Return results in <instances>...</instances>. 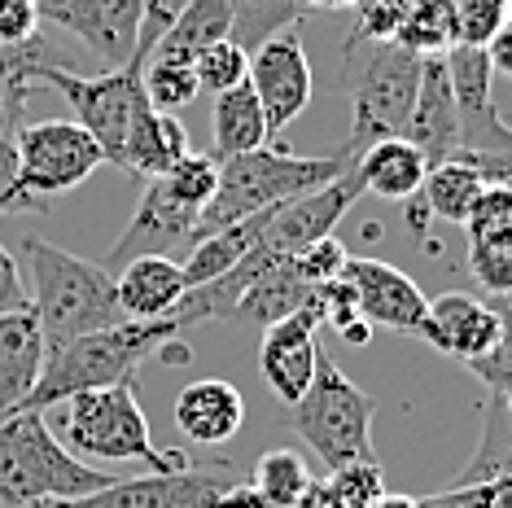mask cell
<instances>
[{
	"label": "cell",
	"mask_w": 512,
	"mask_h": 508,
	"mask_svg": "<svg viewBox=\"0 0 512 508\" xmlns=\"http://www.w3.org/2000/svg\"><path fill=\"white\" fill-rule=\"evenodd\" d=\"M482 189H486V180L473 163H464V158H442V163L425 171V184H421V193H416V202L425 206V215L434 219V224L464 228V219H469L473 202L482 198Z\"/></svg>",
	"instance_id": "cell-26"
},
{
	"label": "cell",
	"mask_w": 512,
	"mask_h": 508,
	"mask_svg": "<svg viewBox=\"0 0 512 508\" xmlns=\"http://www.w3.org/2000/svg\"><path fill=\"white\" fill-rule=\"evenodd\" d=\"M316 360H320V316L311 303L263 329L259 377L267 381V390H272L276 399L289 403V408L307 395L311 377H316Z\"/></svg>",
	"instance_id": "cell-17"
},
{
	"label": "cell",
	"mask_w": 512,
	"mask_h": 508,
	"mask_svg": "<svg viewBox=\"0 0 512 508\" xmlns=\"http://www.w3.org/2000/svg\"><path fill=\"white\" fill-rule=\"evenodd\" d=\"M469 272L486 294H512V241H477L469 246Z\"/></svg>",
	"instance_id": "cell-36"
},
{
	"label": "cell",
	"mask_w": 512,
	"mask_h": 508,
	"mask_svg": "<svg viewBox=\"0 0 512 508\" xmlns=\"http://www.w3.org/2000/svg\"><path fill=\"white\" fill-rule=\"evenodd\" d=\"M302 22L298 0H232V31L228 40H237L241 49H259L263 40L294 31Z\"/></svg>",
	"instance_id": "cell-31"
},
{
	"label": "cell",
	"mask_w": 512,
	"mask_h": 508,
	"mask_svg": "<svg viewBox=\"0 0 512 508\" xmlns=\"http://www.w3.org/2000/svg\"><path fill=\"white\" fill-rule=\"evenodd\" d=\"M421 66V53L394 40L342 44V79L351 92V136H346L342 154L359 158L372 141L403 136V123L416 106V88H421Z\"/></svg>",
	"instance_id": "cell-7"
},
{
	"label": "cell",
	"mask_w": 512,
	"mask_h": 508,
	"mask_svg": "<svg viewBox=\"0 0 512 508\" xmlns=\"http://www.w3.org/2000/svg\"><path fill=\"white\" fill-rule=\"evenodd\" d=\"M215 465L145 473V478H114L110 487L92 491L84 500H66L57 508H219V500L237 487V478Z\"/></svg>",
	"instance_id": "cell-13"
},
{
	"label": "cell",
	"mask_w": 512,
	"mask_h": 508,
	"mask_svg": "<svg viewBox=\"0 0 512 508\" xmlns=\"http://www.w3.org/2000/svg\"><path fill=\"white\" fill-rule=\"evenodd\" d=\"M508 18H512V0H508Z\"/></svg>",
	"instance_id": "cell-50"
},
{
	"label": "cell",
	"mask_w": 512,
	"mask_h": 508,
	"mask_svg": "<svg viewBox=\"0 0 512 508\" xmlns=\"http://www.w3.org/2000/svg\"><path fill=\"white\" fill-rule=\"evenodd\" d=\"M394 44L434 57L451 49V0H407Z\"/></svg>",
	"instance_id": "cell-32"
},
{
	"label": "cell",
	"mask_w": 512,
	"mask_h": 508,
	"mask_svg": "<svg viewBox=\"0 0 512 508\" xmlns=\"http://www.w3.org/2000/svg\"><path fill=\"white\" fill-rule=\"evenodd\" d=\"M442 495L460 508H512V473L482 478V482H456V487Z\"/></svg>",
	"instance_id": "cell-41"
},
{
	"label": "cell",
	"mask_w": 512,
	"mask_h": 508,
	"mask_svg": "<svg viewBox=\"0 0 512 508\" xmlns=\"http://www.w3.org/2000/svg\"><path fill=\"white\" fill-rule=\"evenodd\" d=\"M193 62H197V84H202V92H211V97L215 92H228V88L246 84V71H250V53L241 49L237 40L206 44Z\"/></svg>",
	"instance_id": "cell-34"
},
{
	"label": "cell",
	"mask_w": 512,
	"mask_h": 508,
	"mask_svg": "<svg viewBox=\"0 0 512 508\" xmlns=\"http://www.w3.org/2000/svg\"><path fill=\"white\" fill-rule=\"evenodd\" d=\"M486 62H491V75L512 79V18L495 31V40L486 44Z\"/></svg>",
	"instance_id": "cell-43"
},
{
	"label": "cell",
	"mask_w": 512,
	"mask_h": 508,
	"mask_svg": "<svg viewBox=\"0 0 512 508\" xmlns=\"http://www.w3.org/2000/svg\"><path fill=\"white\" fill-rule=\"evenodd\" d=\"M421 508H460V504H451L447 495H434V500H421Z\"/></svg>",
	"instance_id": "cell-48"
},
{
	"label": "cell",
	"mask_w": 512,
	"mask_h": 508,
	"mask_svg": "<svg viewBox=\"0 0 512 508\" xmlns=\"http://www.w3.org/2000/svg\"><path fill=\"white\" fill-rule=\"evenodd\" d=\"M36 84H18V79H0V110H22Z\"/></svg>",
	"instance_id": "cell-44"
},
{
	"label": "cell",
	"mask_w": 512,
	"mask_h": 508,
	"mask_svg": "<svg viewBox=\"0 0 512 508\" xmlns=\"http://www.w3.org/2000/svg\"><path fill=\"white\" fill-rule=\"evenodd\" d=\"M508 22V0H451V49H486Z\"/></svg>",
	"instance_id": "cell-33"
},
{
	"label": "cell",
	"mask_w": 512,
	"mask_h": 508,
	"mask_svg": "<svg viewBox=\"0 0 512 508\" xmlns=\"http://www.w3.org/2000/svg\"><path fill=\"white\" fill-rule=\"evenodd\" d=\"M189 149H193L189 132H184V123L176 119V114H162L154 106H145L141 114H136L127 141H123L119 167L136 171L141 180H154V176H167V171L176 167Z\"/></svg>",
	"instance_id": "cell-23"
},
{
	"label": "cell",
	"mask_w": 512,
	"mask_h": 508,
	"mask_svg": "<svg viewBox=\"0 0 512 508\" xmlns=\"http://www.w3.org/2000/svg\"><path fill=\"white\" fill-rule=\"evenodd\" d=\"M171 417H176L184 438H193L202 447H219L241 434V425H246V399H241V390L232 381L202 377L176 395Z\"/></svg>",
	"instance_id": "cell-20"
},
{
	"label": "cell",
	"mask_w": 512,
	"mask_h": 508,
	"mask_svg": "<svg viewBox=\"0 0 512 508\" xmlns=\"http://www.w3.org/2000/svg\"><path fill=\"white\" fill-rule=\"evenodd\" d=\"M372 412H377L372 395H364L337 368V360L320 351L316 377H311L307 395L294 403V430L329 473L377 460V452H372Z\"/></svg>",
	"instance_id": "cell-8"
},
{
	"label": "cell",
	"mask_w": 512,
	"mask_h": 508,
	"mask_svg": "<svg viewBox=\"0 0 512 508\" xmlns=\"http://www.w3.org/2000/svg\"><path fill=\"white\" fill-rule=\"evenodd\" d=\"M246 84L254 88V97L263 106L267 136L276 141L311 106V92H316V75H311V62H307L298 31H281V36L263 40L259 49H250Z\"/></svg>",
	"instance_id": "cell-14"
},
{
	"label": "cell",
	"mask_w": 512,
	"mask_h": 508,
	"mask_svg": "<svg viewBox=\"0 0 512 508\" xmlns=\"http://www.w3.org/2000/svg\"><path fill=\"white\" fill-rule=\"evenodd\" d=\"M368 508H421V500H412V495H377Z\"/></svg>",
	"instance_id": "cell-47"
},
{
	"label": "cell",
	"mask_w": 512,
	"mask_h": 508,
	"mask_svg": "<svg viewBox=\"0 0 512 508\" xmlns=\"http://www.w3.org/2000/svg\"><path fill=\"white\" fill-rule=\"evenodd\" d=\"M97 167H106V149L92 141L75 119L22 123L14 211H49V198L79 189Z\"/></svg>",
	"instance_id": "cell-9"
},
{
	"label": "cell",
	"mask_w": 512,
	"mask_h": 508,
	"mask_svg": "<svg viewBox=\"0 0 512 508\" xmlns=\"http://www.w3.org/2000/svg\"><path fill=\"white\" fill-rule=\"evenodd\" d=\"M40 22L75 36L106 71L136 62L145 0H36Z\"/></svg>",
	"instance_id": "cell-12"
},
{
	"label": "cell",
	"mask_w": 512,
	"mask_h": 508,
	"mask_svg": "<svg viewBox=\"0 0 512 508\" xmlns=\"http://www.w3.org/2000/svg\"><path fill=\"white\" fill-rule=\"evenodd\" d=\"M184 5H189V0H145L141 36H136V62H141V66H145V57L154 53V44L167 36L171 27H176V18L184 14Z\"/></svg>",
	"instance_id": "cell-40"
},
{
	"label": "cell",
	"mask_w": 512,
	"mask_h": 508,
	"mask_svg": "<svg viewBox=\"0 0 512 508\" xmlns=\"http://www.w3.org/2000/svg\"><path fill=\"white\" fill-rule=\"evenodd\" d=\"M464 233H469V246H477V241H512V189L486 184L469 219H464Z\"/></svg>",
	"instance_id": "cell-35"
},
{
	"label": "cell",
	"mask_w": 512,
	"mask_h": 508,
	"mask_svg": "<svg viewBox=\"0 0 512 508\" xmlns=\"http://www.w3.org/2000/svg\"><path fill=\"white\" fill-rule=\"evenodd\" d=\"M403 9H407V0H359L355 5V27H351V36L346 40H359V44L394 40L399 36Z\"/></svg>",
	"instance_id": "cell-38"
},
{
	"label": "cell",
	"mask_w": 512,
	"mask_h": 508,
	"mask_svg": "<svg viewBox=\"0 0 512 508\" xmlns=\"http://www.w3.org/2000/svg\"><path fill=\"white\" fill-rule=\"evenodd\" d=\"M62 443L79 460H106V465H149L154 473L189 469L193 460L171 447H158L149 434L145 408L136 399V381L101 390H79L62 408Z\"/></svg>",
	"instance_id": "cell-6"
},
{
	"label": "cell",
	"mask_w": 512,
	"mask_h": 508,
	"mask_svg": "<svg viewBox=\"0 0 512 508\" xmlns=\"http://www.w3.org/2000/svg\"><path fill=\"white\" fill-rule=\"evenodd\" d=\"M18 132H22V110H0V215H14Z\"/></svg>",
	"instance_id": "cell-39"
},
{
	"label": "cell",
	"mask_w": 512,
	"mask_h": 508,
	"mask_svg": "<svg viewBox=\"0 0 512 508\" xmlns=\"http://www.w3.org/2000/svg\"><path fill=\"white\" fill-rule=\"evenodd\" d=\"M355 171H359L364 193H372V198L407 202V198L421 193L429 163H425V154L412 141H403V136H386V141H372L364 154L355 158Z\"/></svg>",
	"instance_id": "cell-22"
},
{
	"label": "cell",
	"mask_w": 512,
	"mask_h": 508,
	"mask_svg": "<svg viewBox=\"0 0 512 508\" xmlns=\"http://www.w3.org/2000/svg\"><path fill=\"white\" fill-rule=\"evenodd\" d=\"M189 364L193 351L180 342V325L171 316L162 320H123V325L84 333V338L66 342L44 360V373L36 390L27 395L18 412H49L66 403L79 390H101L119 386V381H136V373L149 364Z\"/></svg>",
	"instance_id": "cell-1"
},
{
	"label": "cell",
	"mask_w": 512,
	"mask_h": 508,
	"mask_svg": "<svg viewBox=\"0 0 512 508\" xmlns=\"http://www.w3.org/2000/svg\"><path fill=\"white\" fill-rule=\"evenodd\" d=\"M508 316L512 311H499L473 294L451 290V294H438L425 303V320H421V333H416V338L429 342L442 355H451V360H460V364H477L504 342Z\"/></svg>",
	"instance_id": "cell-15"
},
{
	"label": "cell",
	"mask_w": 512,
	"mask_h": 508,
	"mask_svg": "<svg viewBox=\"0 0 512 508\" xmlns=\"http://www.w3.org/2000/svg\"><path fill=\"white\" fill-rule=\"evenodd\" d=\"M311 285L302 281V276L289 268V263H276V268H263L254 281L246 285V294L237 298V307H232V325H276V320L294 316V311H302L311 303Z\"/></svg>",
	"instance_id": "cell-24"
},
{
	"label": "cell",
	"mask_w": 512,
	"mask_h": 508,
	"mask_svg": "<svg viewBox=\"0 0 512 508\" xmlns=\"http://www.w3.org/2000/svg\"><path fill=\"white\" fill-rule=\"evenodd\" d=\"M44 360L49 351H44V333L31 303L0 311V421L27 403L44 373Z\"/></svg>",
	"instance_id": "cell-19"
},
{
	"label": "cell",
	"mask_w": 512,
	"mask_h": 508,
	"mask_svg": "<svg viewBox=\"0 0 512 508\" xmlns=\"http://www.w3.org/2000/svg\"><path fill=\"white\" fill-rule=\"evenodd\" d=\"M250 491L259 495L267 508H298L307 504V491H311V473L302 465L298 452L289 447H276V452H263L259 465H254V478H250Z\"/></svg>",
	"instance_id": "cell-30"
},
{
	"label": "cell",
	"mask_w": 512,
	"mask_h": 508,
	"mask_svg": "<svg viewBox=\"0 0 512 508\" xmlns=\"http://www.w3.org/2000/svg\"><path fill=\"white\" fill-rule=\"evenodd\" d=\"M110 482L114 473L84 465L44 412H14L0 421V508L84 500Z\"/></svg>",
	"instance_id": "cell-5"
},
{
	"label": "cell",
	"mask_w": 512,
	"mask_h": 508,
	"mask_svg": "<svg viewBox=\"0 0 512 508\" xmlns=\"http://www.w3.org/2000/svg\"><path fill=\"white\" fill-rule=\"evenodd\" d=\"M228 31H232V0H189L184 14L176 18V27H171L154 49L197 57L206 44L228 40Z\"/></svg>",
	"instance_id": "cell-29"
},
{
	"label": "cell",
	"mask_w": 512,
	"mask_h": 508,
	"mask_svg": "<svg viewBox=\"0 0 512 508\" xmlns=\"http://www.w3.org/2000/svg\"><path fill=\"white\" fill-rule=\"evenodd\" d=\"M40 84L53 88L57 97L71 106L75 123L106 149V163L119 167L127 132H132L136 114L149 106L145 66L127 62V66H119V71H101V75H75L71 66H53Z\"/></svg>",
	"instance_id": "cell-10"
},
{
	"label": "cell",
	"mask_w": 512,
	"mask_h": 508,
	"mask_svg": "<svg viewBox=\"0 0 512 508\" xmlns=\"http://www.w3.org/2000/svg\"><path fill=\"white\" fill-rule=\"evenodd\" d=\"M346 259H351V250H346L342 241H337V233H333V237L311 241L307 250H298L294 259H289V268H294L302 281L311 285V290H320V285H329V281H337V276H342Z\"/></svg>",
	"instance_id": "cell-37"
},
{
	"label": "cell",
	"mask_w": 512,
	"mask_h": 508,
	"mask_svg": "<svg viewBox=\"0 0 512 508\" xmlns=\"http://www.w3.org/2000/svg\"><path fill=\"white\" fill-rule=\"evenodd\" d=\"M351 163H355L351 154H324V158L289 154V145L281 141H267L263 149H250V154H232L219 163L215 198L197 219V237L276 211V206L337 180Z\"/></svg>",
	"instance_id": "cell-4"
},
{
	"label": "cell",
	"mask_w": 512,
	"mask_h": 508,
	"mask_svg": "<svg viewBox=\"0 0 512 508\" xmlns=\"http://www.w3.org/2000/svg\"><path fill=\"white\" fill-rule=\"evenodd\" d=\"M114 294H119L123 320H162L180 307V298L189 294V281H184V268L176 259L145 254V259H132L114 272Z\"/></svg>",
	"instance_id": "cell-21"
},
{
	"label": "cell",
	"mask_w": 512,
	"mask_h": 508,
	"mask_svg": "<svg viewBox=\"0 0 512 508\" xmlns=\"http://www.w3.org/2000/svg\"><path fill=\"white\" fill-rule=\"evenodd\" d=\"M267 215H272V211H267ZM267 215L241 219V224H228V228H215V233L197 237L189 246V254L180 259L189 290H197V285H211V281H219V276H228L232 268H237V263L250 254L259 228L267 224Z\"/></svg>",
	"instance_id": "cell-27"
},
{
	"label": "cell",
	"mask_w": 512,
	"mask_h": 508,
	"mask_svg": "<svg viewBox=\"0 0 512 508\" xmlns=\"http://www.w3.org/2000/svg\"><path fill=\"white\" fill-rule=\"evenodd\" d=\"M40 31L44 22L36 0H0V44H27Z\"/></svg>",
	"instance_id": "cell-42"
},
{
	"label": "cell",
	"mask_w": 512,
	"mask_h": 508,
	"mask_svg": "<svg viewBox=\"0 0 512 508\" xmlns=\"http://www.w3.org/2000/svg\"><path fill=\"white\" fill-rule=\"evenodd\" d=\"M403 141H412L434 167L442 158H456L460 149V110H456V88H451L447 53L425 57L421 66V88H416V106L403 123Z\"/></svg>",
	"instance_id": "cell-18"
},
{
	"label": "cell",
	"mask_w": 512,
	"mask_h": 508,
	"mask_svg": "<svg viewBox=\"0 0 512 508\" xmlns=\"http://www.w3.org/2000/svg\"><path fill=\"white\" fill-rule=\"evenodd\" d=\"M302 14H333V9H355L359 0H298Z\"/></svg>",
	"instance_id": "cell-46"
},
{
	"label": "cell",
	"mask_w": 512,
	"mask_h": 508,
	"mask_svg": "<svg viewBox=\"0 0 512 508\" xmlns=\"http://www.w3.org/2000/svg\"><path fill=\"white\" fill-rule=\"evenodd\" d=\"M342 281L355 290L359 316L372 329H390V333H421L425 320V290L412 281L407 272H399L386 259H372V254H351L342 268Z\"/></svg>",
	"instance_id": "cell-16"
},
{
	"label": "cell",
	"mask_w": 512,
	"mask_h": 508,
	"mask_svg": "<svg viewBox=\"0 0 512 508\" xmlns=\"http://www.w3.org/2000/svg\"><path fill=\"white\" fill-rule=\"evenodd\" d=\"M197 62L184 53H167V49H154L145 57V97L149 106L162 110V114H176L184 110L189 101H197Z\"/></svg>",
	"instance_id": "cell-28"
},
{
	"label": "cell",
	"mask_w": 512,
	"mask_h": 508,
	"mask_svg": "<svg viewBox=\"0 0 512 508\" xmlns=\"http://www.w3.org/2000/svg\"><path fill=\"white\" fill-rule=\"evenodd\" d=\"M337 338H342L346 346H364L372 338V325H368V320H351L346 329H337Z\"/></svg>",
	"instance_id": "cell-45"
},
{
	"label": "cell",
	"mask_w": 512,
	"mask_h": 508,
	"mask_svg": "<svg viewBox=\"0 0 512 508\" xmlns=\"http://www.w3.org/2000/svg\"><path fill=\"white\" fill-rule=\"evenodd\" d=\"M27 508H57V504H27Z\"/></svg>",
	"instance_id": "cell-49"
},
{
	"label": "cell",
	"mask_w": 512,
	"mask_h": 508,
	"mask_svg": "<svg viewBox=\"0 0 512 508\" xmlns=\"http://www.w3.org/2000/svg\"><path fill=\"white\" fill-rule=\"evenodd\" d=\"M215 184H219V158L189 149L167 176H154L145 184L141 202H136L119 241L106 250L101 268L119 272L123 263L145 259V254H162V259L180 263L197 241V219L211 206Z\"/></svg>",
	"instance_id": "cell-3"
},
{
	"label": "cell",
	"mask_w": 512,
	"mask_h": 508,
	"mask_svg": "<svg viewBox=\"0 0 512 508\" xmlns=\"http://www.w3.org/2000/svg\"><path fill=\"white\" fill-rule=\"evenodd\" d=\"M27 254V272H31V311L40 320L44 333V351H62L66 342L84 338V333L123 325L119 294H114V272H106L101 263L79 259V254L49 246L40 237L22 241Z\"/></svg>",
	"instance_id": "cell-2"
},
{
	"label": "cell",
	"mask_w": 512,
	"mask_h": 508,
	"mask_svg": "<svg viewBox=\"0 0 512 508\" xmlns=\"http://www.w3.org/2000/svg\"><path fill=\"white\" fill-rule=\"evenodd\" d=\"M364 198V184H359V171L355 163L342 171L337 180L320 184V189L302 193V198L276 206L272 215H267V224L259 228V237H254V246L267 250L272 259L289 263L298 250H307L311 241L320 237H333L337 224L346 219V211Z\"/></svg>",
	"instance_id": "cell-11"
},
{
	"label": "cell",
	"mask_w": 512,
	"mask_h": 508,
	"mask_svg": "<svg viewBox=\"0 0 512 508\" xmlns=\"http://www.w3.org/2000/svg\"><path fill=\"white\" fill-rule=\"evenodd\" d=\"M211 136H215V158L224 163L232 154H250V149H263L272 136H267V119L263 106L254 97L250 84H237L228 92H215L211 106Z\"/></svg>",
	"instance_id": "cell-25"
}]
</instances>
